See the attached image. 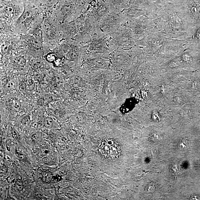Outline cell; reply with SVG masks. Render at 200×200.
Returning a JSON list of instances; mask_svg holds the SVG:
<instances>
[{"instance_id": "6da1fadb", "label": "cell", "mask_w": 200, "mask_h": 200, "mask_svg": "<svg viewBox=\"0 0 200 200\" xmlns=\"http://www.w3.org/2000/svg\"><path fill=\"white\" fill-rule=\"evenodd\" d=\"M126 19L121 12L111 11L97 22L99 30L110 35L124 25Z\"/></svg>"}, {"instance_id": "7a4b0ae2", "label": "cell", "mask_w": 200, "mask_h": 200, "mask_svg": "<svg viewBox=\"0 0 200 200\" xmlns=\"http://www.w3.org/2000/svg\"><path fill=\"white\" fill-rule=\"evenodd\" d=\"M78 32L74 39L75 41L85 44L89 42L98 30L96 21L89 14L80 17Z\"/></svg>"}, {"instance_id": "3957f363", "label": "cell", "mask_w": 200, "mask_h": 200, "mask_svg": "<svg viewBox=\"0 0 200 200\" xmlns=\"http://www.w3.org/2000/svg\"><path fill=\"white\" fill-rule=\"evenodd\" d=\"M110 53L116 50H123L130 47L132 41L130 32L126 26H122L109 35Z\"/></svg>"}, {"instance_id": "277c9868", "label": "cell", "mask_w": 200, "mask_h": 200, "mask_svg": "<svg viewBox=\"0 0 200 200\" xmlns=\"http://www.w3.org/2000/svg\"><path fill=\"white\" fill-rule=\"evenodd\" d=\"M110 36L98 30L89 42L83 46L85 51H87L90 55L98 54H108L110 53Z\"/></svg>"}, {"instance_id": "5b68a950", "label": "cell", "mask_w": 200, "mask_h": 200, "mask_svg": "<svg viewBox=\"0 0 200 200\" xmlns=\"http://www.w3.org/2000/svg\"><path fill=\"white\" fill-rule=\"evenodd\" d=\"M44 38L49 43H55L58 41L60 36V30L54 21L47 19L45 20L42 25Z\"/></svg>"}, {"instance_id": "8992f818", "label": "cell", "mask_w": 200, "mask_h": 200, "mask_svg": "<svg viewBox=\"0 0 200 200\" xmlns=\"http://www.w3.org/2000/svg\"><path fill=\"white\" fill-rule=\"evenodd\" d=\"M108 55V54H104L90 55L86 60V67L91 70L105 68L107 65V58Z\"/></svg>"}, {"instance_id": "52a82bcc", "label": "cell", "mask_w": 200, "mask_h": 200, "mask_svg": "<svg viewBox=\"0 0 200 200\" xmlns=\"http://www.w3.org/2000/svg\"><path fill=\"white\" fill-rule=\"evenodd\" d=\"M8 108L14 112H18L22 108V104L19 100L16 98L9 99L6 102Z\"/></svg>"}, {"instance_id": "ba28073f", "label": "cell", "mask_w": 200, "mask_h": 200, "mask_svg": "<svg viewBox=\"0 0 200 200\" xmlns=\"http://www.w3.org/2000/svg\"><path fill=\"white\" fill-rule=\"evenodd\" d=\"M42 7L51 8L57 4L60 0H40Z\"/></svg>"}, {"instance_id": "9c48e42d", "label": "cell", "mask_w": 200, "mask_h": 200, "mask_svg": "<svg viewBox=\"0 0 200 200\" xmlns=\"http://www.w3.org/2000/svg\"><path fill=\"white\" fill-rule=\"evenodd\" d=\"M189 146V142L186 139H183L180 140L178 144V148L181 150H186Z\"/></svg>"}, {"instance_id": "30bf717a", "label": "cell", "mask_w": 200, "mask_h": 200, "mask_svg": "<svg viewBox=\"0 0 200 200\" xmlns=\"http://www.w3.org/2000/svg\"><path fill=\"white\" fill-rule=\"evenodd\" d=\"M43 124L46 128L51 129L54 126V120L51 117H46L44 120Z\"/></svg>"}, {"instance_id": "8fae6325", "label": "cell", "mask_w": 200, "mask_h": 200, "mask_svg": "<svg viewBox=\"0 0 200 200\" xmlns=\"http://www.w3.org/2000/svg\"><path fill=\"white\" fill-rule=\"evenodd\" d=\"M24 4H27L37 7L41 6L40 0H22Z\"/></svg>"}, {"instance_id": "7c38bea8", "label": "cell", "mask_w": 200, "mask_h": 200, "mask_svg": "<svg viewBox=\"0 0 200 200\" xmlns=\"http://www.w3.org/2000/svg\"><path fill=\"white\" fill-rule=\"evenodd\" d=\"M26 88L29 91H32L35 87V84L34 82L31 79L27 80L26 82Z\"/></svg>"}, {"instance_id": "4fadbf2b", "label": "cell", "mask_w": 200, "mask_h": 200, "mask_svg": "<svg viewBox=\"0 0 200 200\" xmlns=\"http://www.w3.org/2000/svg\"><path fill=\"white\" fill-rule=\"evenodd\" d=\"M182 59L184 62H187V63H190L192 61L191 56L187 54H184L183 55Z\"/></svg>"}, {"instance_id": "5bb4252c", "label": "cell", "mask_w": 200, "mask_h": 200, "mask_svg": "<svg viewBox=\"0 0 200 200\" xmlns=\"http://www.w3.org/2000/svg\"><path fill=\"white\" fill-rule=\"evenodd\" d=\"M15 154L19 158L21 159H24L25 157L24 154H23L22 152H21L20 151L18 150V149L16 150Z\"/></svg>"}, {"instance_id": "9a60e30c", "label": "cell", "mask_w": 200, "mask_h": 200, "mask_svg": "<svg viewBox=\"0 0 200 200\" xmlns=\"http://www.w3.org/2000/svg\"><path fill=\"white\" fill-rule=\"evenodd\" d=\"M152 118L155 121H159L160 120L159 115L157 112L154 111L152 115Z\"/></svg>"}, {"instance_id": "2e32d148", "label": "cell", "mask_w": 200, "mask_h": 200, "mask_svg": "<svg viewBox=\"0 0 200 200\" xmlns=\"http://www.w3.org/2000/svg\"><path fill=\"white\" fill-rule=\"evenodd\" d=\"M6 89L7 91H10L14 88V84L11 80L8 82L6 85Z\"/></svg>"}, {"instance_id": "e0dca14e", "label": "cell", "mask_w": 200, "mask_h": 200, "mask_svg": "<svg viewBox=\"0 0 200 200\" xmlns=\"http://www.w3.org/2000/svg\"><path fill=\"white\" fill-rule=\"evenodd\" d=\"M17 190L20 191H22L23 188V184L21 181H18L15 184Z\"/></svg>"}, {"instance_id": "ac0fdd59", "label": "cell", "mask_w": 200, "mask_h": 200, "mask_svg": "<svg viewBox=\"0 0 200 200\" xmlns=\"http://www.w3.org/2000/svg\"><path fill=\"white\" fill-rule=\"evenodd\" d=\"M53 180L56 182H59L62 180V177L59 175H56V176H54L53 177Z\"/></svg>"}, {"instance_id": "d6986e66", "label": "cell", "mask_w": 200, "mask_h": 200, "mask_svg": "<svg viewBox=\"0 0 200 200\" xmlns=\"http://www.w3.org/2000/svg\"><path fill=\"white\" fill-rule=\"evenodd\" d=\"M49 151L48 149H45L42 152V154L44 155V156L48 154L49 153Z\"/></svg>"}, {"instance_id": "ffe728a7", "label": "cell", "mask_w": 200, "mask_h": 200, "mask_svg": "<svg viewBox=\"0 0 200 200\" xmlns=\"http://www.w3.org/2000/svg\"><path fill=\"white\" fill-rule=\"evenodd\" d=\"M191 199H192V200H199V199H199L200 198H199V197H198L196 195H192V197H191Z\"/></svg>"}]
</instances>
